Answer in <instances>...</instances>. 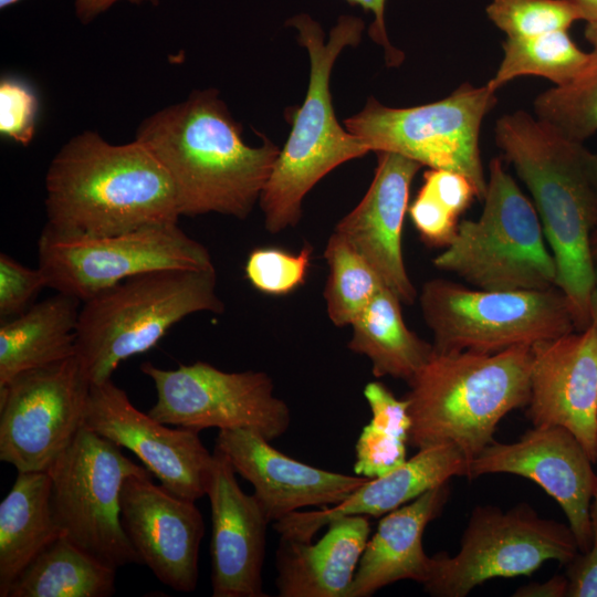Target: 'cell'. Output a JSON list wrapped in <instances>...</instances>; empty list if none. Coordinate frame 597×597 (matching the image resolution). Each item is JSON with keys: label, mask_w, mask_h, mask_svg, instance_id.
<instances>
[{"label": "cell", "mask_w": 597, "mask_h": 597, "mask_svg": "<svg viewBox=\"0 0 597 597\" xmlns=\"http://www.w3.org/2000/svg\"><path fill=\"white\" fill-rule=\"evenodd\" d=\"M160 163L180 216L221 213L245 219L281 149L266 138L252 147L217 90L195 91L145 118L135 138Z\"/></svg>", "instance_id": "cell-1"}, {"label": "cell", "mask_w": 597, "mask_h": 597, "mask_svg": "<svg viewBox=\"0 0 597 597\" xmlns=\"http://www.w3.org/2000/svg\"><path fill=\"white\" fill-rule=\"evenodd\" d=\"M494 139L532 195L556 262V286L569 301L576 331H583L590 325L595 270L590 235L597 223L590 151L525 111L501 116Z\"/></svg>", "instance_id": "cell-2"}, {"label": "cell", "mask_w": 597, "mask_h": 597, "mask_svg": "<svg viewBox=\"0 0 597 597\" xmlns=\"http://www.w3.org/2000/svg\"><path fill=\"white\" fill-rule=\"evenodd\" d=\"M45 191V226L65 234H116L181 217L168 174L144 145H114L92 130L60 148Z\"/></svg>", "instance_id": "cell-3"}, {"label": "cell", "mask_w": 597, "mask_h": 597, "mask_svg": "<svg viewBox=\"0 0 597 597\" xmlns=\"http://www.w3.org/2000/svg\"><path fill=\"white\" fill-rule=\"evenodd\" d=\"M531 365L532 346L493 354L433 350L408 383L409 444L453 443L471 463L495 441L499 422L526 407Z\"/></svg>", "instance_id": "cell-4"}, {"label": "cell", "mask_w": 597, "mask_h": 597, "mask_svg": "<svg viewBox=\"0 0 597 597\" xmlns=\"http://www.w3.org/2000/svg\"><path fill=\"white\" fill-rule=\"evenodd\" d=\"M286 24L296 29L297 42L310 56L311 73L305 100L289 117L291 133L259 200L271 233L296 226L306 193L334 168L369 151L360 138L339 125L329 92L334 63L346 46L360 42L364 21L341 15L327 41L320 23L306 13L294 15Z\"/></svg>", "instance_id": "cell-5"}, {"label": "cell", "mask_w": 597, "mask_h": 597, "mask_svg": "<svg viewBox=\"0 0 597 597\" xmlns=\"http://www.w3.org/2000/svg\"><path fill=\"white\" fill-rule=\"evenodd\" d=\"M216 269H167L129 277L82 303L75 357L90 384L111 379L185 317L222 313Z\"/></svg>", "instance_id": "cell-6"}, {"label": "cell", "mask_w": 597, "mask_h": 597, "mask_svg": "<svg viewBox=\"0 0 597 597\" xmlns=\"http://www.w3.org/2000/svg\"><path fill=\"white\" fill-rule=\"evenodd\" d=\"M482 201L480 217L459 222L433 265L482 290L556 286V262L535 206L505 170L501 158L489 164Z\"/></svg>", "instance_id": "cell-7"}, {"label": "cell", "mask_w": 597, "mask_h": 597, "mask_svg": "<svg viewBox=\"0 0 597 597\" xmlns=\"http://www.w3.org/2000/svg\"><path fill=\"white\" fill-rule=\"evenodd\" d=\"M419 303L438 353L493 354L576 331L569 301L557 286L493 291L431 279Z\"/></svg>", "instance_id": "cell-8"}, {"label": "cell", "mask_w": 597, "mask_h": 597, "mask_svg": "<svg viewBox=\"0 0 597 597\" xmlns=\"http://www.w3.org/2000/svg\"><path fill=\"white\" fill-rule=\"evenodd\" d=\"M496 102V92L488 84L476 87L469 83L442 100L413 107H389L369 97L344 125L369 151L395 153L421 166L464 175L482 201L488 178L480 153V129Z\"/></svg>", "instance_id": "cell-9"}, {"label": "cell", "mask_w": 597, "mask_h": 597, "mask_svg": "<svg viewBox=\"0 0 597 597\" xmlns=\"http://www.w3.org/2000/svg\"><path fill=\"white\" fill-rule=\"evenodd\" d=\"M568 525L540 516L526 503L502 511L493 505L473 509L459 552L432 556L426 593L464 597L492 578L528 576L547 561L568 565L578 554Z\"/></svg>", "instance_id": "cell-10"}, {"label": "cell", "mask_w": 597, "mask_h": 597, "mask_svg": "<svg viewBox=\"0 0 597 597\" xmlns=\"http://www.w3.org/2000/svg\"><path fill=\"white\" fill-rule=\"evenodd\" d=\"M38 259L48 286L82 303L144 273L214 269L209 251L177 222L108 235L65 234L45 226L38 241Z\"/></svg>", "instance_id": "cell-11"}, {"label": "cell", "mask_w": 597, "mask_h": 597, "mask_svg": "<svg viewBox=\"0 0 597 597\" xmlns=\"http://www.w3.org/2000/svg\"><path fill=\"white\" fill-rule=\"evenodd\" d=\"M48 473L64 536L116 569L142 564L122 523L121 493L128 476L151 473L146 467L83 425Z\"/></svg>", "instance_id": "cell-12"}, {"label": "cell", "mask_w": 597, "mask_h": 597, "mask_svg": "<svg viewBox=\"0 0 597 597\" xmlns=\"http://www.w3.org/2000/svg\"><path fill=\"white\" fill-rule=\"evenodd\" d=\"M155 386L157 401L148 411L156 420L198 432L207 428L245 429L272 441L291 425L289 406L274 392L264 371L229 373L196 362L163 369L140 365Z\"/></svg>", "instance_id": "cell-13"}, {"label": "cell", "mask_w": 597, "mask_h": 597, "mask_svg": "<svg viewBox=\"0 0 597 597\" xmlns=\"http://www.w3.org/2000/svg\"><path fill=\"white\" fill-rule=\"evenodd\" d=\"M90 387L75 356L0 387V460L48 471L83 427Z\"/></svg>", "instance_id": "cell-14"}, {"label": "cell", "mask_w": 597, "mask_h": 597, "mask_svg": "<svg viewBox=\"0 0 597 597\" xmlns=\"http://www.w3.org/2000/svg\"><path fill=\"white\" fill-rule=\"evenodd\" d=\"M84 426L134 452L170 493L190 501L206 495L213 453L198 432L139 411L112 378L91 385Z\"/></svg>", "instance_id": "cell-15"}, {"label": "cell", "mask_w": 597, "mask_h": 597, "mask_svg": "<svg viewBox=\"0 0 597 597\" xmlns=\"http://www.w3.org/2000/svg\"><path fill=\"white\" fill-rule=\"evenodd\" d=\"M593 461L576 437L559 426H533L517 441L492 442L470 463L469 478L510 473L541 486L562 507L578 548L593 545L590 505L597 490Z\"/></svg>", "instance_id": "cell-16"}, {"label": "cell", "mask_w": 597, "mask_h": 597, "mask_svg": "<svg viewBox=\"0 0 597 597\" xmlns=\"http://www.w3.org/2000/svg\"><path fill=\"white\" fill-rule=\"evenodd\" d=\"M153 473L128 476L121 493L124 530L142 564L166 586L195 590L199 547L205 534L195 501L154 484Z\"/></svg>", "instance_id": "cell-17"}, {"label": "cell", "mask_w": 597, "mask_h": 597, "mask_svg": "<svg viewBox=\"0 0 597 597\" xmlns=\"http://www.w3.org/2000/svg\"><path fill=\"white\" fill-rule=\"evenodd\" d=\"M526 416L533 426L570 431L597 462V329L538 342L532 346Z\"/></svg>", "instance_id": "cell-18"}, {"label": "cell", "mask_w": 597, "mask_h": 597, "mask_svg": "<svg viewBox=\"0 0 597 597\" xmlns=\"http://www.w3.org/2000/svg\"><path fill=\"white\" fill-rule=\"evenodd\" d=\"M206 495L212 522V596L265 597L262 569L270 522L254 494L241 490L228 457L217 448Z\"/></svg>", "instance_id": "cell-19"}, {"label": "cell", "mask_w": 597, "mask_h": 597, "mask_svg": "<svg viewBox=\"0 0 597 597\" xmlns=\"http://www.w3.org/2000/svg\"><path fill=\"white\" fill-rule=\"evenodd\" d=\"M373 181L359 203L336 224L339 234L404 304L417 298L402 254V226L410 185L422 167L405 156L379 151Z\"/></svg>", "instance_id": "cell-20"}, {"label": "cell", "mask_w": 597, "mask_h": 597, "mask_svg": "<svg viewBox=\"0 0 597 597\" xmlns=\"http://www.w3.org/2000/svg\"><path fill=\"white\" fill-rule=\"evenodd\" d=\"M270 442L256 432L232 429L219 430L214 446L228 457L235 473L253 485L270 523L302 507L334 506L369 479L303 463Z\"/></svg>", "instance_id": "cell-21"}, {"label": "cell", "mask_w": 597, "mask_h": 597, "mask_svg": "<svg viewBox=\"0 0 597 597\" xmlns=\"http://www.w3.org/2000/svg\"><path fill=\"white\" fill-rule=\"evenodd\" d=\"M469 467L468 459L453 443L425 447L392 471L368 479L341 503L317 511H296L273 526L281 537L312 541L336 517L385 515L454 476L469 478Z\"/></svg>", "instance_id": "cell-22"}, {"label": "cell", "mask_w": 597, "mask_h": 597, "mask_svg": "<svg viewBox=\"0 0 597 597\" xmlns=\"http://www.w3.org/2000/svg\"><path fill=\"white\" fill-rule=\"evenodd\" d=\"M449 495L446 483L384 515L367 541L348 597H369L404 579L421 585L427 582L432 556L423 549V533L441 514Z\"/></svg>", "instance_id": "cell-23"}, {"label": "cell", "mask_w": 597, "mask_h": 597, "mask_svg": "<svg viewBox=\"0 0 597 597\" xmlns=\"http://www.w3.org/2000/svg\"><path fill=\"white\" fill-rule=\"evenodd\" d=\"M326 526L314 544L281 537L275 579L280 597H348L370 524L366 515H345Z\"/></svg>", "instance_id": "cell-24"}, {"label": "cell", "mask_w": 597, "mask_h": 597, "mask_svg": "<svg viewBox=\"0 0 597 597\" xmlns=\"http://www.w3.org/2000/svg\"><path fill=\"white\" fill-rule=\"evenodd\" d=\"M62 535L48 471L19 472L0 503V596Z\"/></svg>", "instance_id": "cell-25"}, {"label": "cell", "mask_w": 597, "mask_h": 597, "mask_svg": "<svg viewBox=\"0 0 597 597\" xmlns=\"http://www.w3.org/2000/svg\"><path fill=\"white\" fill-rule=\"evenodd\" d=\"M81 301L56 294L1 321L0 387L17 375L75 356Z\"/></svg>", "instance_id": "cell-26"}, {"label": "cell", "mask_w": 597, "mask_h": 597, "mask_svg": "<svg viewBox=\"0 0 597 597\" xmlns=\"http://www.w3.org/2000/svg\"><path fill=\"white\" fill-rule=\"evenodd\" d=\"M348 348L366 356L377 378L390 376L409 383L428 363L433 345L406 325L400 300L383 287L352 323Z\"/></svg>", "instance_id": "cell-27"}, {"label": "cell", "mask_w": 597, "mask_h": 597, "mask_svg": "<svg viewBox=\"0 0 597 597\" xmlns=\"http://www.w3.org/2000/svg\"><path fill=\"white\" fill-rule=\"evenodd\" d=\"M116 568L60 536L14 580L7 597H108Z\"/></svg>", "instance_id": "cell-28"}, {"label": "cell", "mask_w": 597, "mask_h": 597, "mask_svg": "<svg viewBox=\"0 0 597 597\" xmlns=\"http://www.w3.org/2000/svg\"><path fill=\"white\" fill-rule=\"evenodd\" d=\"M364 397L371 412L355 447L354 471L369 479L381 476L407 460L410 416L408 401L398 399L380 381H370Z\"/></svg>", "instance_id": "cell-29"}, {"label": "cell", "mask_w": 597, "mask_h": 597, "mask_svg": "<svg viewBox=\"0 0 597 597\" xmlns=\"http://www.w3.org/2000/svg\"><path fill=\"white\" fill-rule=\"evenodd\" d=\"M503 57L486 83L498 91L520 76H541L555 86L574 80L586 66L590 52H584L568 35L559 30L534 36L506 38L502 43Z\"/></svg>", "instance_id": "cell-30"}, {"label": "cell", "mask_w": 597, "mask_h": 597, "mask_svg": "<svg viewBox=\"0 0 597 597\" xmlns=\"http://www.w3.org/2000/svg\"><path fill=\"white\" fill-rule=\"evenodd\" d=\"M474 198L478 199L475 187L464 175L430 168L423 174V184L408 212L426 244L446 248Z\"/></svg>", "instance_id": "cell-31"}, {"label": "cell", "mask_w": 597, "mask_h": 597, "mask_svg": "<svg viewBox=\"0 0 597 597\" xmlns=\"http://www.w3.org/2000/svg\"><path fill=\"white\" fill-rule=\"evenodd\" d=\"M324 258L329 269L324 289L328 317L335 326L352 325L386 286L368 262L335 232L326 243Z\"/></svg>", "instance_id": "cell-32"}, {"label": "cell", "mask_w": 597, "mask_h": 597, "mask_svg": "<svg viewBox=\"0 0 597 597\" xmlns=\"http://www.w3.org/2000/svg\"><path fill=\"white\" fill-rule=\"evenodd\" d=\"M535 116L564 137L584 143L597 133V48L583 71L569 83L538 94Z\"/></svg>", "instance_id": "cell-33"}, {"label": "cell", "mask_w": 597, "mask_h": 597, "mask_svg": "<svg viewBox=\"0 0 597 597\" xmlns=\"http://www.w3.org/2000/svg\"><path fill=\"white\" fill-rule=\"evenodd\" d=\"M485 12L506 38L568 30L583 20L579 9L567 0H491Z\"/></svg>", "instance_id": "cell-34"}, {"label": "cell", "mask_w": 597, "mask_h": 597, "mask_svg": "<svg viewBox=\"0 0 597 597\" xmlns=\"http://www.w3.org/2000/svg\"><path fill=\"white\" fill-rule=\"evenodd\" d=\"M312 247L305 243L298 253L276 248H256L250 252L244 271L251 285L270 295H285L305 282Z\"/></svg>", "instance_id": "cell-35"}, {"label": "cell", "mask_w": 597, "mask_h": 597, "mask_svg": "<svg viewBox=\"0 0 597 597\" xmlns=\"http://www.w3.org/2000/svg\"><path fill=\"white\" fill-rule=\"evenodd\" d=\"M39 101L32 87L19 77L0 81V133L28 146L34 136Z\"/></svg>", "instance_id": "cell-36"}, {"label": "cell", "mask_w": 597, "mask_h": 597, "mask_svg": "<svg viewBox=\"0 0 597 597\" xmlns=\"http://www.w3.org/2000/svg\"><path fill=\"white\" fill-rule=\"evenodd\" d=\"M48 286L42 270L28 268L6 253L0 254V318L23 313L38 293Z\"/></svg>", "instance_id": "cell-37"}, {"label": "cell", "mask_w": 597, "mask_h": 597, "mask_svg": "<svg viewBox=\"0 0 597 597\" xmlns=\"http://www.w3.org/2000/svg\"><path fill=\"white\" fill-rule=\"evenodd\" d=\"M568 597H597V547L591 546L568 564Z\"/></svg>", "instance_id": "cell-38"}, {"label": "cell", "mask_w": 597, "mask_h": 597, "mask_svg": "<svg viewBox=\"0 0 597 597\" xmlns=\"http://www.w3.org/2000/svg\"><path fill=\"white\" fill-rule=\"evenodd\" d=\"M352 6H359L365 11L374 14V21L369 27V35L374 42L385 50V59L388 66H397L404 60V53L394 48L388 39L385 23V6L387 0H346Z\"/></svg>", "instance_id": "cell-39"}, {"label": "cell", "mask_w": 597, "mask_h": 597, "mask_svg": "<svg viewBox=\"0 0 597 597\" xmlns=\"http://www.w3.org/2000/svg\"><path fill=\"white\" fill-rule=\"evenodd\" d=\"M568 593V579L564 575H554L542 583H530L519 587L514 597H565Z\"/></svg>", "instance_id": "cell-40"}, {"label": "cell", "mask_w": 597, "mask_h": 597, "mask_svg": "<svg viewBox=\"0 0 597 597\" xmlns=\"http://www.w3.org/2000/svg\"><path fill=\"white\" fill-rule=\"evenodd\" d=\"M20 1L22 0H0V9H7ZM118 1L121 0H74L75 14L82 23L86 24ZM126 1L139 3L143 0Z\"/></svg>", "instance_id": "cell-41"}, {"label": "cell", "mask_w": 597, "mask_h": 597, "mask_svg": "<svg viewBox=\"0 0 597 597\" xmlns=\"http://www.w3.org/2000/svg\"><path fill=\"white\" fill-rule=\"evenodd\" d=\"M579 9L586 23L597 21V0H567Z\"/></svg>", "instance_id": "cell-42"}, {"label": "cell", "mask_w": 597, "mask_h": 597, "mask_svg": "<svg viewBox=\"0 0 597 597\" xmlns=\"http://www.w3.org/2000/svg\"><path fill=\"white\" fill-rule=\"evenodd\" d=\"M589 320L590 324L597 329V262H595L594 282L589 298Z\"/></svg>", "instance_id": "cell-43"}, {"label": "cell", "mask_w": 597, "mask_h": 597, "mask_svg": "<svg viewBox=\"0 0 597 597\" xmlns=\"http://www.w3.org/2000/svg\"><path fill=\"white\" fill-rule=\"evenodd\" d=\"M590 523L593 533V545L597 547V490L590 505Z\"/></svg>", "instance_id": "cell-44"}, {"label": "cell", "mask_w": 597, "mask_h": 597, "mask_svg": "<svg viewBox=\"0 0 597 597\" xmlns=\"http://www.w3.org/2000/svg\"><path fill=\"white\" fill-rule=\"evenodd\" d=\"M588 172L590 177V181L593 184V187L595 191L597 192V151L596 153H589L588 156Z\"/></svg>", "instance_id": "cell-45"}, {"label": "cell", "mask_w": 597, "mask_h": 597, "mask_svg": "<svg viewBox=\"0 0 597 597\" xmlns=\"http://www.w3.org/2000/svg\"><path fill=\"white\" fill-rule=\"evenodd\" d=\"M584 36L594 48H597V21L586 23Z\"/></svg>", "instance_id": "cell-46"}, {"label": "cell", "mask_w": 597, "mask_h": 597, "mask_svg": "<svg viewBox=\"0 0 597 597\" xmlns=\"http://www.w3.org/2000/svg\"><path fill=\"white\" fill-rule=\"evenodd\" d=\"M590 251L595 262H597V223L594 227L590 235Z\"/></svg>", "instance_id": "cell-47"}, {"label": "cell", "mask_w": 597, "mask_h": 597, "mask_svg": "<svg viewBox=\"0 0 597 597\" xmlns=\"http://www.w3.org/2000/svg\"><path fill=\"white\" fill-rule=\"evenodd\" d=\"M147 1H150L154 4H157L159 0H147Z\"/></svg>", "instance_id": "cell-48"}]
</instances>
